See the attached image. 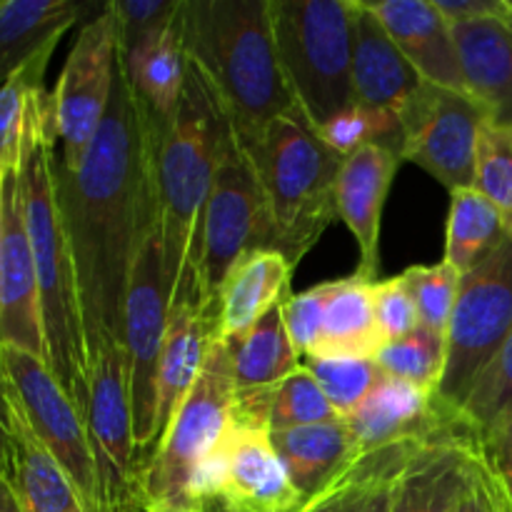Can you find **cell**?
<instances>
[{"label":"cell","mask_w":512,"mask_h":512,"mask_svg":"<svg viewBox=\"0 0 512 512\" xmlns=\"http://www.w3.org/2000/svg\"><path fill=\"white\" fill-rule=\"evenodd\" d=\"M373 313L383 345L395 343V340L405 338V335H410L423 325L420 323L418 305H415L403 273L388 280H375Z\"/></svg>","instance_id":"41"},{"label":"cell","mask_w":512,"mask_h":512,"mask_svg":"<svg viewBox=\"0 0 512 512\" xmlns=\"http://www.w3.org/2000/svg\"><path fill=\"white\" fill-rule=\"evenodd\" d=\"M403 278L418 305L420 323L435 333H448L463 275L450 263L440 260L435 265H413L405 270Z\"/></svg>","instance_id":"40"},{"label":"cell","mask_w":512,"mask_h":512,"mask_svg":"<svg viewBox=\"0 0 512 512\" xmlns=\"http://www.w3.org/2000/svg\"><path fill=\"white\" fill-rule=\"evenodd\" d=\"M445 355H448L445 335L420 325L405 338L383 345L375 355V363L390 378L413 383L435 395L440 378H443Z\"/></svg>","instance_id":"35"},{"label":"cell","mask_w":512,"mask_h":512,"mask_svg":"<svg viewBox=\"0 0 512 512\" xmlns=\"http://www.w3.org/2000/svg\"><path fill=\"white\" fill-rule=\"evenodd\" d=\"M368 3V0H365ZM393 43L423 83L450 93H468L453 25L430 0H383L368 3Z\"/></svg>","instance_id":"19"},{"label":"cell","mask_w":512,"mask_h":512,"mask_svg":"<svg viewBox=\"0 0 512 512\" xmlns=\"http://www.w3.org/2000/svg\"><path fill=\"white\" fill-rule=\"evenodd\" d=\"M158 135L118 60L108 113L78 170L55 160L58 205L73 253L88 363L123 345L130 275L148 230L158 223Z\"/></svg>","instance_id":"1"},{"label":"cell","mask_w":512,"mask_h":512,"mask_svg":"<svg viewBox=\"0 0 512 512\" xmlns=\"http://www.w3.org/2000/svg\"><path fill=\"white\" fill-rule=\"evenodd\" d=\"M8 480L18 498L20 512H85L68 475L38 443L20 410L13 468H10Z\"/></svg>","instance_id":"31"},{"label":"cell","mask_w":512,"mask_h":512,"mask_svg":"<svg viewBox=\"0 0 512 512\" xmlns=\"http://www.w3.org/2000/svg\"><path fill=\"white\" fill-rule=\"evenodd\" d=\"M512 410V333L508 335L498 353L493 355L483 373L475 378L473 388L465 395L458 410V423L473 435L483 440L488 430Z\"/></svg>","instance_id":"34"},{"label":"cell","mask_w":512,"mask_h":512,"mask_svg":"<svg viewBox=\"0 0 512 512\" xmlns=\"http://www.w3.org/2000/svg\"><path fill=\"white\" fill-rule=\"evenodd\" d=\"M180 13L160 28L150 30L128 50H120L125 78H128L135 98L143 103L158 138L173 123L180 108V98H183L185 80H188L190 63L188 53H185Z\"/></svg>","instance_id":"20"},{"label":"cell","mask_w":512,"mask_h":512,"mask_svg":"<svg viewBox=\"0 0 512 512\" xmlns=\"http://www.w3.org/2000/svg\"><path fill=\"white\" fill-rule=\"evenodd\" d=\"M273 248L268 203L258 170L238 135L223 120L213 188L203 215L198 260V305L218 315V293L230 268L253 250Z\"/></svg>","instance_id":"8"},{"label":"cell","mask_w":512,"mask_h":512,"mask_svg":"<svg viewBox=\"0 0 512 512\" xmlns=\"http://www.w3.org/2000/svg\"><path fill=\"white\" fill-rule=\"evenodd\" d=\"M273 228V250L298 268L338 218L335 188L343 155L320 140L298 108L278 115L248 150Z\"/></svg>","instance_id":"5"},{"label":"cell","mask_w":512,"mask_h":512,"mask_svg":"<svg viewBox=\"0 0 512 512\" xmlns=\"http://www.w3.org/2000/svg\"><path fill=\"white\" fill-rule=\"evenodd\" d=\"M398 118L403 160L433 175L450 193L475 188L480 135L490 118L473 95L425 83L398 110Z\"/></svg>","instance_id":"12"},{"label":"cell","mask_w":512,"mask_h":512,"mask_svg":"<svg viewBox=\"0 0 512 512\" xmlns=\"http://www.w3.org/2000/svg\"><path fill=\"white\" fill-rule=\"evenodd\" d=\"M455 512H510L508 503L500 495L498 485L490 478L483 458H478V463H475L468 488L460 495Z\"/></svg>","instance_id":"45"},{"label":"cell","mask_w":512,"mask_h":512,"mask_svg":"<svg viewBox=\"0 0 512 512\" xmlns=\"http://www.w3.org/2000/svg\"><path fill=\"white\" fill-rule=\"evenodd\" d=\"M233 395L228 348L215 338L203 373L165 428L153 458L143 465L140 495L145 512H200L193 483L230 430Z\"/></svg>","instance_id":"7"},{"label":"cell","mask_w":512,"mask_h":512,"mask_svg":"<svg viewBox=\"0 0 512 512\" xmlns=\"http://www.w3.org/2000/svg\"><path fill=\"white\" fill-rule=\"evenodd\" d=\"M15 433H18V405H15L13 385L0 358V478H8L13 468Z\"/></svg>","instance_id":"46"},{"label":"cell","mask_w":512,"mask_h":512,"mask_svg":"<svg viewBox=\"0 0 512 512\" xmlns=\"http://www.w3.org/2000/svg\"><path fill=\"white\" fill-rule=\"evenodd\" d=\"M315 133L343 158L365 145H390L400 153V118L395 110L365 108L355 103L320 125Z\"/></svg>","instance_id":"36"},{"label":"cell","mask_w":512,"mask_h":512,"mask_svg":"<svg viewBox=\"0 0 512 512\" xmlns=\"http://www.w3.org/2000/svg\"><path fill=\"white\" fill-rule=\"evenodd\" d=\"M0 358L28 428L68 475L85 512H98V478L80 410L60 388L43 358L10 345H0Z\"/></svg>","instance_id":"14"},{"label":"cell","mask_w":512,"mask_h":512,"mask_svg":"<svg viewBox=\"0 0 512 512\" xmlns=\"http://www.w3.org/2000/svg\"><path fill=\"white\" fill-rule=\"evenodd\" d=\"M480 458L512 512V410L480 440Z\"/></svg>","instance_id":"44"},{"label":"cell","mask_w":512,"mask_h":512,"mask_svg":"<svg viewBox=\"0 0 512 512\" xmlns=\"http://www.w3.org/2000/svg\"><path fill=\"white\" fill-rule=\"evenodd\" d=\"M225 348L233 375V393L238 398L275 393L278 385L303 365L288 338L280 305L243 335L225 343Z\"/></svg>","instance_id":"29"},{"label":"cell","mask_w":512,"mask_h":512,"mask_svg":"<svg viewBox=\"0 0 512 512\" xmlns=\"http://www.w3.org/2000/svg\"><path fill=\"white\" fill-rule=\"evenodd\" d=\"M183 40L215 105L245 150L298 108L280 68L270 0H185Z\"/></svg>","instance_id":"2"},{"label":"cell","mask_w":512,"mask_h":512,"mask_svg":"<svg viewBox=\"0 0 512 512\" xmlns=\"http://www.w3.org/2000/svg\"><path fill=\"white\" fill-rule=\"evenodd\" d=\"M508 238L495 205L478 188H463L450 193L448 228H445V263L460 275L478 268L488 255Z\"/></svg>","instance_id":"32"},{"label":"cell","mask_w":512,"mask_h":512,"mask_svg":"<svg viewBox=\"0 0 512 512\" xmlns=\"http://www.w3.org/2000/svg\"><path fill=\"white\" fill-rule=\"evenodd\" d=\"M512 333V238H505L493 255L463 275L450 318L445 370L435 390V403L450 418H458L475 378L493 360Z\"/></svg>","instance_id":"9"},{"label":"cell","mask_w":512,"mask_h":512,"mask_svg":"<svg viewBox=\"0 0 512 512\" xmlns=\"http://www.w3.org/2000/svg\"><path fill=\"white\" fill-rule=\"evenodd\" d=\"M95 478L98 512H145L140 495L143 468L133 433L128 395V363L120 343L100 348L90 360V398L85 413Z\"/></svg>","instance_id":"11"},{"label":"cell","mask_w":512,"mask_h":512,"mask_svg":"<svg viewBox=\"0 0 512 512\" xmlns=\"http://www.w3.org/2000/svg\"><path fill=\"white\" fill-rule=\"evenodd\" d=\"M118 60L120 48L113 15L103 8L80 28L78 40L60 70L58 85L50 93L55 138L63 148L58 163L68 173L80 168L103 125Z\"/></svg>","instance_id":"13"},{"label":"cell","mask_w":512,"mask_h":512,"mask_svg":"<svg viewBox=\"0 0 512 512\" xmlns=\"http://www.w3.org/2000/svg\"><path fill=\"white\" fill-rule=\"evenodd\" d=\"M333 420H340L338 410L328 403L318 380L305 365L295 368L275 390L273 408H270V433L303 428V425L333 423Z\"/></svg>","instance_id":"38"},{"label":"cell","mask_w":512,"mask_h":512,"mask_svg":"<svg viewBox=\"0 0 512 512\" xmlns=\"http://www.w3.org/2000/svg\"><path fill=\"white\" fill-rule=\"evenodd\" d=\"M0 512H20L18 498H15L8 478H0Z\"/></svg>","instance_id":"47"},{"label":"cell","mask_w":512,"mask_h":512,"mask_svg":"<svg viewBox=\"0 0 512 512\" xmlns=\"http://www.w3.org/2000/svg\"><path fill=\"white\" fill-rule=\"evenodd\" d=\"M468 93L490 123L512 128V18L453 25Z\"/></svg>","instance_id":"26"},{"label":"cell","mask_w":512,"mask_h":512,"mask_svg":"<svg viewBox=\"0 0 512 512\" xmlns=\"http://www.w3.org/2000/svg\"><path fill=\"white\" fill-rule=\"evenodd\" d=\"M0 345L25 350L45 360L40 293L33 250L20 200L18 170L5 175L3 243H0Z\"/></svg>","instance_id":"15"},{"label":"cell","mask_w":512,"mask_h":512,"mask_svg":"<svg viewBox=\"0 0 512 512\" xmlns=\"http://www.w3.org/2000/svg\"><path fill=\"white\" fill-rule=\"evenodd\" d=\"M303 500L275 453L270 430L248 428L233 420L225 435L223 480L210 510L295 512Z\"/></svg>","instance_id":"16"},{"label":"cell","mask_w":512,"mask_h":512,"mask_svg":"<svg viewBox=\"0 0 512 512\" xmlns=\"http://www.w3.org/2000/svg\"><path fill=\"white\" fill-rule=\"evenodd\" d=\"M478 458V440L458 420L435 430L405 460L393 512H455Z\"/></svg>","instance_id":"17"},{"label":"cell","mask_w":512,"mask_h":512,"mask_svg":"<svg viewBox=\"0 0 512 512\" xmlns=\"http://www.w3.org/2000/svg\"><path fill=\"white\" fill-rule=\"evenodd\" d=\"M350 38H353L350 70H353L355 103L398 113L425 83L365 0H353Z\"/></svg>","instance_id":"22"},{"label":"cell","mask_w":512,"mask_h":512,"mask_svg":"<svg viewBox=\"0 0 512 512\" xmlns=\"http://www.w3.org/2000/svg\"><path fill=\"white\" fill-rule=\"evenodd\" d=\"M83 15L75 0H0V88L43 53Z\"/></svg>","instance_id":"27"},{"label":"cell","mask_w":512,"mask_h":512,"mask_svg":"<svg viewBox=\"0 0 512 512\" xmlns=\"http://www.w3.org/2000/svg\"><path fill=\"white\" fill-rule=\"evenodd\" d=\"M215 338H218V315L205 313L198 300H178L170 305L168 330H165V345L158 365L160 438L203 373Z\"/></svg>","instance_id":"23"},{"label":"cell","mask_w":512,"mask_h":512,"mask_svg":"<svg viewBox=\"0 0 512 512\" xmlns=\"http://www.w3.org/2000/svg\"><path fill=\"white\" fill-rule=\"evenodd\" d=\"M328 295L330 280L328 283L313 285V288L303 290V293L298 295H290V298L280 305L285 330H288V338L290 343H293L295 353L300 355V360L308 358V355L313 353L315 345H318Z\"/></svg>","instance_id":"42"},{"label":"cell","mask_w":512,"mask_h":512,"mask_svg":"<svg viewBox=\"0 0 512 512\" xmlns=\"http://www.w3.org/2000/svg\"><path fill=\"white\" fill-rule=\"evenodd\" d=\"M208 512H218V510H208Z\"/></svg>","instance_id":"49"},{"label":"cell","mask_w":512,"mask_h":512,"mask_svg":"<svg viewBox=\"0 0 512 512\" xmlns=\"http://www.w3.org/2000/svg\"><path fill=\"white\" fill-rule=\"evenodd\" d=\"M383 348L373 313V280L353 273L330 280L318 345L308 358H375Z\"/></svg>","instance_id":"28"},{"label":"cell","mask_w":512,"mask_h":512,"mask_svg":"<svg viewBox=\"0 0 512 512\" xmlns=\"http://www.w3.org/2000/svg\"><path fill=\"white\" fill-rule=\"evenodd\" d=\"M223 120L203 78L190 65L178 113L155 148L158 230L170 305L198 300L200 233L213 188Z\"/></svg>","instance_id":"4"},{"label":"cell","mask_w":512,"mask_h":512,"mask_svg":"<svg viewBox=\"0 0 512 512\" xmlns=\"http://www.w3.org/2000/svg\"><path fill=\"white\" fill-rule=\"evenodd\" d=\"M270 440L303 498L318 493L353 455H358L345 418L333 423L273 430Z\"/></svg>","instance_id":"30"},{"label":"cell","mask_w":512,"mask_h":512,"mask_svg":"<svg viewBox=\"0 0 512 512\" xmlns=\"http://www.w3.org/2000/svg\"><path fill=\"white\" fill-rule=\"evenodd\" d=\"M5 175L0 173V243H3V193H5Z\"/></svg>","instance_id":"48"},{"label":"cell","mask_w":512,"mask_h":512,"mask_svg":"<svg viewBox=\"0 0 512 512\" xmlns=\"http://www.w3.org/2000/svg\"><path fill=\"white\" fill-rule=\"evenodd\" d=\"M50 58L53 53H43L0 88V173L18 170L35 105L48 93L43 78Z\"/></svg>","instance_id":"33"},{"label":"cell","mask_w":512,"mask_h":512,"mask_svg":"<svg viewBox=\"0 0 512 512\" xmlns=\"http://www.w3.org/2000/svg\"><path fill=\"white\" fill-rule=\"evenodd\" d=\"M163 263V243L155 223L140 245L125 298L123 350L128 363V395L138 453L158 445L160 438L158 365L170 313V288Z\"/></svg>","instance_id":"10"},{"label":"cell","mask_w":512,"mask_h":512,"mask_svg":"<svg viewBox=\"0 0 512 512\" xmlns=\"http://www.w3.org/2000/svg\"><path fill=\"white\" fill-rule=\"evenodd\" d=\"M280 68L315 130L355 105L353 0H270Z\"/></svg>","instance_id":"6"},{"label":"cell","mask_w":512,"mask_h":512,"mask_svg":"<svg viewBox=\"0 0 512 512\" xmlns=\"http://www.w3.org/2000/svg\"><path fill=\"white\" fill-rule=\"evenodd\" d=\"M295 265L273 248L253 250L230 268L218 293V340L233 338L253 328L260 318L290 298Z\"/></svg>","instance_id":"25"},{"label":"cell","mask_w":512,"mask_h":512,"mask_svg":"<svg viewBox=\"0 0 512 512\" xmlns=\"http://www.w3.org/2000/svg\"><path fill=\"white\" fill-rule=\"evenodd\" d=\"M55 123L50 93L35 105L18 165L25 230L33 250L43 318L45 363L80 415L88 413L90 363L73 253L55 188Z\"/></svg>","instance_id":"3"},{"label":"cell","mask_w":512,"mask_h":512,"mask_svg":"<svg viewBox=\"0 0 512 512\" xmlns=\"http://www.w3.org/2000/svg\"><path fill=\"white\" fill-rule=\"evenodd\" d=\"M453 420L458 418L445 415L430 390L383 373L345 423L353 435L355 453H365L395 440H423Z\"/></svg>","instance_id":"21"},{"label":"cell","mask_w":512,"mask_h":512,"mask_svg":"<svg viewBox=\"0 0 512 512\" xmlns=\"http://www.w3.org/2000/svg\"><path fill=\"white\" fill-rule=\"evenodd\" d=\"M423 440H395L353 455L338 475L305 498L295 512H393L400 470Z\"/></svg>","instance_id":"24"},{"label":"cell","mask_w":512,"mask_h":512,"mask_svg":"<svg viewBox=\"0 0 512 512\" xmlns=\"http://www.w3.org/2000/svg\"><path fill=\"white\" fill-rule=\"evenodd\" d=\"M475 188L495 205L505 233L512 238V128L485 125L480 135Z\"/></svg>","instance_id":"39"},{"label":"cell","mask_w":512,"mask_h":512,"mask_svg":"<svg viewBox=\"0 0 512 512\" xmlns=\"http://www.w3.org/2000/svg\"><path fill=\"white\" fill-rule=\"evenodd\" d=\"M303 365L318 380L340 418H348L383 378L375 358H305Z\"/></svg>","instance_id":"37"},{"label":"cell","mask_w":512,"mask_h":512,"mask_svg":"<svg viewBox=\"0 0 512 512\" xmlns=\"http://www.w3.org/2000/svg\"><path fill=\"white\" fill-rule=\"evenodd\" d=\"M403 155L390 145H365L345 155L335 188L338 218L358 243V268L365 280H378L380 273V228L390 185Z\"/></svg>","instance_id":"18"},{"label":"cell","mask_w":512,"mask_h":512,"mask_svg":"<svg viewBox=\"0 0 512 512\" xmlns=\"http://www.w3.org/2000/svg\"><path fill=\"white\" fill-rule=\"evenodd\" d=\"M105 8L113 15L118 48L128 50L150 30L173 20L183 8V0H113Z\"/></svg>","instance_id":"43"}]
</instances>
